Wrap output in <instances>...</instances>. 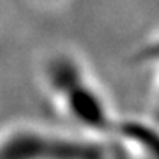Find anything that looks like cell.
<instances>
[{"mask_svg": "<svg viewBox=\"0 0 159 159\" xmlns=\"http://www.w3.org/2000/svg\"><path fill=\"white\" fill-rule=\"evenodd\" d=\"M42 80L61 116L90 137H114L119 120L106 95L76 57L71 53L50 57L43 66Z\"/></svg>", "mask_w": 159, "mask_h": 159, "instance_id": "6da1fadb", "label": "cell"}, {"mask_svg": "<svg viewBox=\"0 0 159 159\" xmlns=\"http://www.w3.org/2000/svg\"><path fill=\"white\" fill-rule=\"evenodd\" d=\"M140 60H143L146 64H149L154 72V87H156V113L157 119L154 120V124L159 125V40L151 42L146 48L142 50L140 53Z\"/></svg>", "mask_w": 159, "mask_h": 159, "instance_id": "7a4b0ae2", "label": "cell"}]
</instances>
